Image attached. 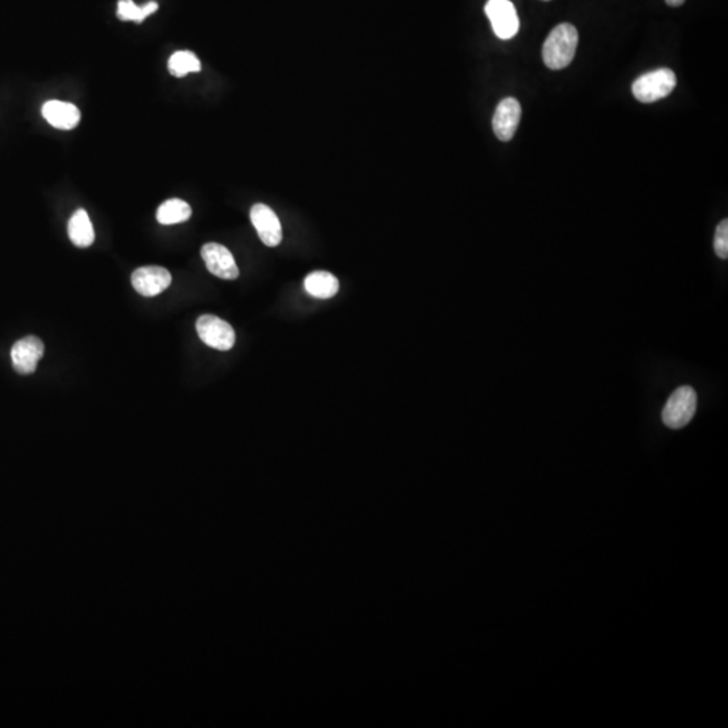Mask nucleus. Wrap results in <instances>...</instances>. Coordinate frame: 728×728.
Instances as JSON below:
<instances>
[{"label": "nucleus", "mask_w": 728, "mask_h": 728, "mask_svg": "<svg viewBox=\"0 0 728 728\" xmlns=\"http://www.w3.org/2000/svg\"><path fill=\"white\" fill-rule=\"evenodd\" d=\"M579 33L571 24H561L547 35L543 47L544 63L552 71L566 68L574 60Z\"/></svg>", "instance_id": "f257e3e1"}, {"label": "nucleus", "mask_w": 728, "mask_h": 728, "mask_svg": "<svg viewBox=\"0 0 728 728\" xmlns=\"http://www.w3.org/2000/svg\"><path fill=\"white\" fill-rule=\"evenodd\" d=\"M677 85V77L671 69H655L642 74L633 84V94L641 103H654L669 96Z\"/></svg>", "instance_id": "f03ea898"}, {"label": "nucleus", "mask_w": 728, "mask_h": 728, "mask_svg": "<svg viewBox=\"0 0 728 728\" xmlns=\"http://www.w3.org/2000/svg\"><path fill=\"white\" fill-rule=\"evenodd\" d=\"M697 409V394L691 386L677 389L663 410V421L671 429H682L694 418Z\"/></svg>", "instance_id": "7ed1b4c3"}, {"label": "nucleus", "mask_w": 728, "mask_h": 728, "mask_svg": "<svg viewBox=\"0 0 728 728\" xmlns=\"http://www.w3.org/2000/svg\"><path fill=\"white\" fill-rule=\"evenodd\" d=\"M197 335L202 343L219 351H230L235 346L233 328L224 320L213 315L202 316L196 322Z\"/></svg>", "instance_id": "20e7f679"}, {"label": "nucleus", "mask_w": 728, "mask_h": 728, "mask_svg": "<svg viewBox=\"0 0 728 728\" xmlns=\"http://www.w3.org/2000/svg\"><path fill=\"white\" fill-rule=\"evenodd\" d=\"M485 11L493 25L497 37L501 40H511L518 34V14L510 0H488Z\"/></svg>", "instance_id": "39448f33"}, {"label": "nucleus", "mask_w": 728, "mask_h": 728, "mask_svg": "<svg viewBox=\"0 0 728 728\" xmlns=\"http://www.w3.org/2000/svg\"><path fill=\"white\" fill-rule=\"evenodd\" d=\"M45 346L37 336H26L14 344L11 349V360L16 372L30 375L37 369L38 362L43 359Z\"/></svg>", "instance_id": "423d86ee"}, {"label": "nucleus", "mask_w": 728, "mask_h": 728, "mask_svg": "<svg viewBox=\"0 0 728 728\" xmlns=\"http://www.w3.org/2000/svg\"><path fill=\"white\" fill-rule=\"evenodd\" d=\"M202 257L211 274L221 280H233L239 277L235 258L227 247L219 243H207L202 246Z\"/></svg>", "instance_id": "0eeeda50"}, {"label": "nucleus", "mask_w": 728, "mask_h": 728, "mask_svg": "<svg viewBox=\"0 0 728 728\" xmlns=\"http://www.w3.org/2000/svg\"><path fill=\"white\" fill-rule=\"evenodd\" d=\"M135 290L143 297H155L171 286L172 274L161 266H144L132 275Z\"/></svg>", "instance_id": "6e6552de"}, {"label": "nucleus", "mask_w": 728, "mask_h": 728, "mask_svg": "<svg viewBox=\"0 0 728 728\" xmlns=\"http://www.w3.org/2000/svg\"><path fill=\"white\" fill-rule=\"evenodd\" d=\"M252 226L261 241L268 247H277L282 241V227L273 210L265 204H255L250 211Z\"/></svg>", "instance_id": "1a4fd4ad"}, {"label": "nucleus", "mask_w": 728, "mask_h": 728, "mask_svg": "<svg viewBox=\"0 0 728 728\" xmlns=\"http://www.w3.org/2000/svg\"><path fill=\"white\" fill-rule=\"evenodd\" d=\"M521 104L514 97H506L498 107L493 118V129L499 141L508 142L516 135L521 122Z\"/></svg>", "instance_id": "9d476101"}, {"label": "nucleus", "mask_w": 728, "mask_h": 728, "mask_svg": "<svg viewBox=\"0 0 728 728\" xmlns=\"http://www.w3.org/2000/svg\"><path fill=\"white\" fill-rule=\"evenodd\" d=\"M43 116L47 123L58 130H74L82 119L76 105L60 100L46 102L43 107Z\"/></svg>", "instance_id": "9b49d317"}, {"label": "nucleus", "mask_w": 728, "mask_h": 728, "mask_svg": "<svg viewBox=\"0 0 728 728\" xmlns=\"http://www.w3.org/2000/svg\"><path fill=\"white\" fill-rule=\"evenodd\" d=\"M69 239L79 249H87L94 241V231L87 211L77 210L69 219Z\"/></svg>", "instance_id": "f8f14e48"}, {"label": "nucleus", "mask_w": 728, "mask_h": 728, "mask_svg": "<svg viewBox=\"0 0 728 728\" xmlns=\"http://www.w3.org/2000/svg\"><path fill=\"white\" fill-rule=\"evenodd\" d=\"M305 290L315 299L328 300L339 291V280L328 271H313L305 278Z\"/></svg>", "instance_id": "ddd939ff"}, {"label": "nucleus", "mask_w": 728, "mask_h": 728, "mask_svg": "<svg viewBox=\"0 0 728 728\" xmlns=\"http://www.w3.org/2000/svg\"><path fill=\"white\" fill-rule=\"evenodd\" d=\"M192 216V208L188 202L180 199H172L161 204L157 211L158 223L163 226L183 223Z\"/></svg>", "instance_id": "4468645a"}, {"label": "nucleus", "mask_w": 728, "mask_h": 728, "mask_svg": "<svg viewBox=\"0 0 728 728\" xmlns=\"http://www.w3.org/2000/svg\"><path fill=\"white\" fill-rule=\"evenodd\" d=\"M168 68L174 77H185L188 74H196V72L202 71V63L194 53L182 50L172 55Z\"/></svg>", "instance_id": "2eb2a0df"}, {"label": "nucleus", "mask_w": 728, "mask_h": 728, "mask_svg": "<svg viewBox=\"0 0 728 728\" xmlns=\"http://www.w3.org/2000/svg\"><path fill=\"white\" fill-rule=\"evenodd\" d=\"M158 10L157 2H149L144 5H137L133 0H119L118 18L124 22L142 24L147 16Z\"/></svg>", "instance_id": "dca6fc26"}, {"label": "nucleus", "mask_w": 728, "mask_h": 728, "mask_svg": "<svg viewBox=\"0 0 728 728\" xmlns=\"http://www.w3.org/2000/svg\"><path fill=\"white\" fill-rule=\"evenodd\" d=\"M713 249H715L716 255L721 260H727L728 258V221L724 219L716 227L715 241H713Z\"/></svg>", "instance_id": "f3484780"}, {"label": "nucleus", "mask_w": 728, "mask_h": 728, "mask_svg": "<svg viewBox=\"0 0 728 728\" xmlns=\"http://www.w3.org/2000/svg\"><path fill=\"white\" fill-rule=\"evenodd\" d=\"M666 5H671V7H680V5H684L685 0H665Z\"/></svg>", "instance_id": "a211bd4d"}, {"label": "nucleus", "mask_w": 728, "mask_h": 728, "mask_svg": "<svg viewBox=\"0 0 728 728\" xmlns=\"http://www.w3.org/2000/svg\"><path fill=\"white\" fill-rule=\"evenodd\" d=\"M546 2H547V0H546Z\"/></svg>", "instance_id": "6ab92c4d"}]
</instances>
